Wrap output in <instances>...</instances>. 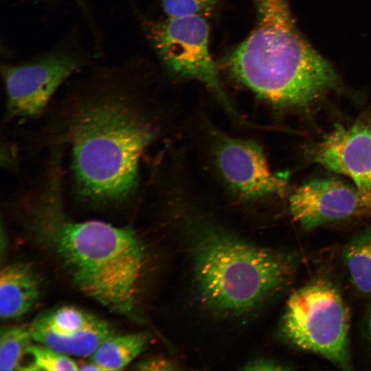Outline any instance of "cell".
I'll return each instance as SVG.
<instances>
[{
	"label": "cell",
	"mask_w": 371,
	"mask_h": 371,
	"mask_svg": "<svg viewBox=\"0 0 371 371\" xmlns=\"http://www.w3.org/2000/svg\"><path fill=\"white\" fill-rule=\"evenodd\" d=\"M136 64L97 66L48 108L31 146L69 154L71 196L95 212L126 211L134 202L142 157L156 136Z\"/></svg>",
	"instance_id": "1"
},
{
	"label": "cell",
	"mask_w": 371,
	"mask_h": 371,
	"mask_svg": "<svg viewBox=\"0 0 371 371\" xmlns=\"http://www.w3.org/2000/svg\"><path fill=\"white\" fill-rule=\"evenodd\" d=\"M63 157L61 149H51L37 177L8 207L78 291L111 311L132 315L146 264L145 245L130 227L69 215Z\"/></svg>",
	"instance_id": "2"
},
{
	"label": "cell",
	"mask_w": 371,
	"mask_h": 371,
	"mask_svg": "<svg viewBox=\"0 0 371 371\" xmlns=\"http://www.w3.org/2000/svg\"><path fill=\"white\" fill-rule=\"evenodd\" d=\"M174 206L196 297L210 315H253L291 282L295 256L254 244L200 212Z\"/></svg>",
	"instance_id": "3"
},
{
	"label": "cell",
	"mask_w": 371,
	"mask_h": 371,
	"mask_svg": "<svg viewBox=\"0 0 371 371\" xmlns=\"http://www.w3.org/2000/svg\"><path fill=\"white\" fill-rule=\"evenodd\" d=\"M256 23L228 56L232 76L264 100L304 106L334 86L329 63L300 35L287 0H254Z\"/></svg>",
	"instance_id": "4"
},
{
	"label": "cell",
	"mask_w": 371,
	"mask_h": 371,
	"mask_svg": "<svg viewBox=\"0 0 371 371\" xmlns=\"http://www.w3.org/2000/svg\"><path fill=\"white\" fill-rule=\"evenodd\" d=\"M282 337L297 349L352 370L350 313L339 290L329 281L313 280L288 298L279 324Z\"/></svg>",
	"instance_id": "5"
},
{
	"label": "cell",
	"mask_w": 371,
	"mask_h": 371,
	"mask_svg": "<svg viewBox=\"0 0 371 371\" xmlns=\"http://www.w3.org/2000/svg\"><path fill=\"white\" fill-rule=\"evenodd\" d=\"M92 61L93 56L71 34L55 46L25 61L3 65L5 120L38 117L48 109L60 86Z\"/></svg>",
	"instance_id": "6"
},
{
	"label": "cell",
	"mask_w": 371,
	"mask_h": 371,
	"mask_svg": "<svg viewBox=\"0 0 371 371\" xmlns=\"http://www.w3.org/2000/svg\"><path fill=\"white\" fill-rule=\"evenodd\" d=\"M140 19L148 41L170 73L202 83L232 115L241 119L220 82L210 52V29L204 16Z\"/></svg>",
	"instance_id": "7"
},
{
	"label": "cell",
	"mask_w": 371,
	"mask_h": 371,
	"mask_svg": "<svg viewBox=\"0 0 371 371\" xmlns=\"http://www.w3.org/2000/svg\"><path fill=\"white\" fill-rule=\"evenodd\" d=\"M211 135L216 166L226 185L238 196L255 201L284 190L286 174L271 171L256 142L229 136L215 128Z\"/></svg>",
	"instance_id": "8"
},
{
	"label": "cell",
	"mask_w": 371,
	"mask_h": 371,
	"mask_svg": "<svg viewBox=\"0 0 371 371\" xmlns=\"http://www.w3.org/2000/svg\"><path fill=\"white\" fill-rule=\"evenodd\" d=\"M34 341L68 356L89 357L115 330L105 319L74 306L38 315L28 326Z\"/></svg>",
	"instance_id": "9"
},
{
	"label": "cell",
	"mask_w": 371,
	"mask_h": 371,
	"mask_svg": "<svg viewBox=\"0 0 371 371\" xmlns=\"http://www.w3.org/2000/svg\"><path fill=\"white\" fill-rule=\"evenodd\" d=\"M293 220L306 229L327 223L371 214V199L356 186L335 179H317L300 186L291 195Z\"/></svg>",
	"instance_id": "10"
},
{
	"label": "cell",
	"mask_w": 371,
	"mask_h": 371,
	"mask_svg": "<svg viewBox=\"0 0 371 371\" xmlns=\"http://www.w3.org/2000/svg\"><path fill=\"white\" fill-rule=\"evenodd\" d=\"M311 153L315 162L348 176L371 199V125L361 121L348 128L336 125Z\"/></svg>",
	"instance_id": "11"
},
{
	"label": "cell",
	"mask_w": 371,
	"mask_h": 371,
	"mask_svg": "<svg viewBox=\"0 0 371 371\" xmlns=\"http://www.w3.org/2000/svg\"><path fill=\"white\" fill-rule=\"evenodd\" d=\"M41 293V282L29 265L14 262L0 271V316L2 319L19 318L34 306Z\"/></svg>",
	"instance_id": "12"
},
{
	"label": "cell",
	"mask_w": 371,
	"mask_h": 371,
	"mask_svg": "<svg viewBox=\"0 0 371 371\" xmlns=\"http://www.w3.org/2000/svg\"><path fill=\"white\" fill-rule=\"evenodd\" d=\"M150 339L149 335L143 332L115 333L100 344L90 360L102 370H122L147 348Z\"/></svg>",
	"instance_id": "13"
},
{
	"label": "cell",
	"mask_w": 371,
	"mask_h": 371,
	"mask_svg": "<svg viewBox=\"0 0 371 371\" xmlns=\"http://www.w3.org/2000/svg\"><path fill=\"white\" fill-rule=\"evenodd\" d=\"M341 255L353 286L361 293L371 294V225L352 238Z\"/></svg>",
	"instance_id": "14"
},
{
	"label": "cell",
	"mask_w": 371,
	"mask_h": 371,
	"mask_svg": "<svg viewBox=\"0 0 371 371\" xmlns=\"http://www.w3.org/2000/svg\"><path fill=\"white\" fill-rule=\"evenodd\" d=\"M33 341L29 326L3 328L0 335V370H22L23 359Z\"/></svg>",
	"instance_id": "15"
},
{
	"label": "cell",
	"mask_w": 371,
	"mask_h": 371,
	"mask_svg": "<svg viewBox=\"0 0 371 371\" xmlns=\"http://www.w3.org/2000/svg\"><path fill=\"white\" fill-rule=\"evenodd\" d=\"M30 361L23 370L60 371L78 370L79 364L70 356L56 351L41 344H32L27 348Z\"/></svg>",
	"instance_id": "16"
},
{
	"label": "cell",
	"mask_w": 371,
	"mask_h": 371,
	"mask_svg": "<svg viewBox=\"0 0 371 371\" xmlns=\"http://www.w3.org/2000/svg\"><path fill=\"white\" fill-rule=\"evenodd\" d=\"M217 0H160L166 17L207 16L217 5Z\"/></svg>",
	"instance_id": "17"
},
{
	"label": "cell",
	"mask_w": 371,
	"mask_h": 371,
	"mask_svg": "<svg viewBox=\"0 0 371 371\" xmlns=\"http://www.w3.org/2000/svg\"><path fill=\"white\" fill-rule=\"evenodd\" d=\"M1 166L7 170L15 172L19 168L17 146L6 137L1 140Z\"/></svg>",
	"instance_id": "18"
},
{
	"label": "cell",
	"mask_w": 371,
	"mask_h": 371,
	"mask_svg": "<svg viewBox=\"0 0 371 371\" xmlns=\"http://www.w3.org/2000/svg\"><path fill=\"white\" fill-rule=\"evenodd\" d=\"M179 365L170 359L163 357H151L144 359L135 365L139 370H175Z\"/></svg>",
	"instance_id": "19"
},
{
	"label": "cell",
	"mask_w": 371,
	"mask_h": 371,
	"mask_svg": "<svg viewBox=\"0 0 371 371\" xmlns=\"http://www.w3.org/2000/svg\"><path fill=\"white\" fill-rule=\"evenodd\" d=\"M269 358H259L245 363L242 370H291V367Z\"/></svg>",
	"instance_id": "20"
},
{
	"label": "cell",
	"mask_w": 371,
	"mask_h": 371,
	"mask_svg": "<svg viewBox=\"0 0 371 371\" xmlns=\"http://www.w3.org/2000/svg\"><path fill=\"white\" fill-rule=\"evenodd\" d=\"M49 3H54L58 0H43ZM83 14L89 27L93 35H97L100 32L98 27V25L95 23L93 13L91 12V8L89 5L87 0H72Z\"/></svg>",
	"instance_id": "21"
},
{
	"label": "cell",
	"mask_w": 371,
	"mask_h": 371,
	"mask_svg": "<svg viewBox=\"0 0 371 371\" xmlns=\"http://www.w3.org/2000/svg\"><path fill=\"white\" fill-rule=\"evenodd\" d=\"M102 370V369L96 363L91 361L79 364L78 370Z\"/></svg>",
	"instance_id": "22"
},
{
	"label": "cell",
	"mask_w": 371,
	"mask_h": 371,
	"mask_svg": "<svg viewBox=\"0 0 371 371\" xmlns=\"http://www.w3.org/2000/svg\"><path fill=\"white\" fill-rule=\"evenodd\" d=\"M366 327L367 337L371 346V308L367 316Z\"/></svg>",
	"instance_id": "23"
}]
</instances>
